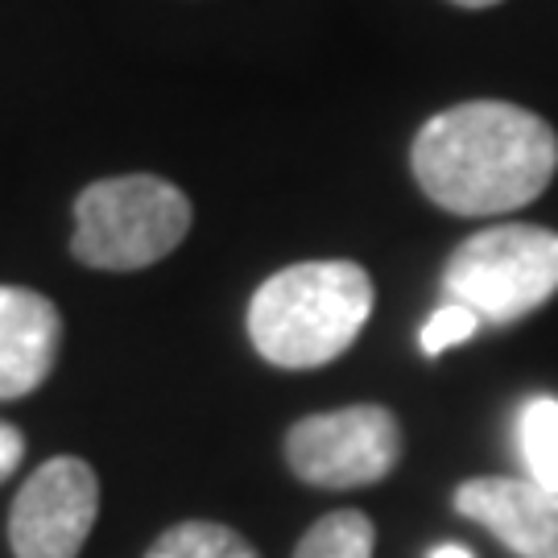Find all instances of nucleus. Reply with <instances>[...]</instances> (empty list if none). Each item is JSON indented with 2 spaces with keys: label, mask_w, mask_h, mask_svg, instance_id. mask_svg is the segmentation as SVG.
Wrapping results in <instances>:
<instances>
[{
  "label": "nucleus",
  "mask_w": 558,
  "mask_h": 558,
  "mask_svg": "<svg viewBox=\"0 0 558 558\" xmlns=\"http://www.w3.org/2000/svg\"><path fill=\"white\" fill-rule=\"evenodd\" d=\"M410 170L451 216H505L555 182L558 133L521 104L468 100L422 124Z\"/></svg>",
  "instance_id": "nucleus-1"
},
{
  "label": "nucleus",
  "mask_w": 558,
  "mask_h": 558,
  "mask_svg": "<svg viewBox=\"0 0 558 558\" xmlns=\"http://www.w3.org/2000/svg\"><path fill=\"white\" fill-rule=\"evenodd\" d=\"M373 302V278L356 260H302L257 286L248 339L278 368H323L356 343Z\"/></svg>",
  "instance_id": "nucleus-2"
},
{
  "label": "nucleus",
  "mask_w": 558,
  "mask_h": 558,
  "mask_svg": "<svg viewBox=\"0 0 558 558\" xmlns=\"http://www.w3.org/2000/svg\"><path fill=\"white\" fill-rule=\"evenodd\" d=\"M191 232V199L174 182L124 174L83 186L75 199L71 253L108 274H133L170 257Z\"/></svg>",
  "instance_id": "nucleus-3"
},
{
  "label": "nucleus",
  "mask_w": 558,
  "mask_h": 558,
  "mask_svg": "<svg viewBox=\"0 0 558 558\" xmlns=\"http://www.w3.org/2000/svg\"><path fill=\"white\" fill-rule=\"evenodd\" d=\"M447 302L480 323H518L558 294V232L542 223H497L459 244L442 269Z\"/></svg>",
  "instance_id": "nucleus-4"
},
{
  "label": "nucleus",
  "mask_w": 558,
  "mask_h": 558,
  "mask_svg": "<svg viewBox=\"0 0 558 558\" xmlns=\"http://www.w3.org/2000/svg\"><path fill=\"white\" fill-rule=\"evenodd\" d=\"M401 459V426L385 405H343L290 426L286 463L315 488H364Z\"/></svg>",
  "instance_id": "nucleus-5"
},
{
  "label": "nucleus",
  "mask_w": 558,
  "mask_h": 558,
  "mask_svg": "<svg viewBox=\"0 0 558 558\" xmlns=\"http://www.w3.org/2000/svg\"><path fill=\"white\" fill-rule=\"evenodd\" d=\"M100 518V480L75 456L46 459L21 484L9 513V546L17 558H75Z\"/></svg>",
  "instance_id": "nucleus-6"
},
{
  "label": "nucleus",
  "mask_w": 558,
  "mask_h": 558,
  "mask_svg": "<svg viewBox=\"0 0 558 558\" xmlns=\"http://www.w3.org/2000/svg\"><path fill=\"white\" fill-rule=\"evenodd\" d=\"M456 509L521 558H558V497L534 480L480 476L456 488Z\"/></svg>",
  "instance_id": "nucleus-7"
},
{
  "label": "nucleus",
  "mask_w": 558,
  "mask_h": 558,
  "mask_svg": "<svg viewBox=\"0 0 558 558\" xmlns=\"http://www.w3.org/2000/svg\"><path fill=\"white\" fill-rule=\"evenodd\" d=\"M59 343L62 319L54 302L25 286H0V401L34 393L50 377Z\"/></svg>",
  "instance_id": "nucleus-8"
},
{
  "label": "nucleus",
  "mask_w": 558,
  "mask_h": 558,
  "mask_svg": "<svg viewBox=\"0 0 558 558\" xmlns=\"http://www.w3.org/2000/svg\"><path fill=\"white\" fill-rule=\"evenodd\" d=\"M145 558H260L253 542L236 534L232 525H216V521H182L170 525Z\"/></svg>",
  "instance_id": "nucleus-9"
},
{
  "label": "nucleus",
  "mask_w": 558,
  "mask_h": 558,
  "mask_svg": "<svg viewBox=\"0 0 558 558\" xmlns=\"http://www.w3.org/2000/svg\"><path fill=\"white\" fill-rule=\"evenodd\" d=\"M518 442L530 480L558 497V398H534L521 410Z\"/></svg>",
  "instance_id": "nucleus-10"
},
{
  "label": "nucleus",
  "mask_w": 558,
  "mask_h": 558,
  "mask_svg": "<svg viewBox=\"0 0 558 558\" xmlns=\"http://www.w3.org/2000/svg\"><path fill=\"white\" fill-rule=\"evenodd\" d=\"M377 530L360 509H339L302 534L294 558H373Z\"/></svg>",
  "instance_id": "nucleus-11"
},
{
  "label": "nucleus",
  "mask_w": 558,
  "mask_h": 558,
  "mask_svg": "<svg viewBox=\"0 0 558 558\" xmlns=\"http://www.w3.org/2000/svg\"><path fill=\"white\" fill-rule=\"evenodd\" d=\"M476 327H480L476 311H468L463 302H442L439 311L422 323L418 343H422V352H426V356H442L447 348L468 343V339L476 336Z\"/></svg>",
  "instance_id": "nucleus-12"
},
{
  "label": "nucleus",
  "mask_w": 558,
  "mask_h": 558,
  "mask_svg": "<svg viewBox=\"0 0 558 558\" xmlns=\"http://www.w3.org/2000/svg\"><path fill=\"white\" fill-rule=\"evenodd\" d=\"M21 456H25L21 430L17 426H9V422H0V484L21 468Z\"/></svg>",
  "instance_id": "nucleus-13"
},
{
  "label": "nucleus",
  "mask_w": 558,
  "mask_h": 558,
  "mask_svg": "<svg viewBox=\"0 0 558 558\" xmlns=\"http://www.w3.org/2000/svg\"><path fill=\"white\" fill-rule=\"evenodd\" d=\"M430 558H476L468 546H456V542H447V546H439V550H430Z\"/></svg>",
  "instance_id": "nucleus-14"
},
{
  "label": "nucleus",
  "mask_w": 558,
  "mask_h": 558,
  "mask_svg": "<svg viewBox=\"0 0 558 558\" xmlns=\"http://www.w3.org/2000/svg\"><path fill=\"white\" fill-rule=\"evenodd\" d=\"M451 4H459V9H493L500 0H451Z\"/></svg>",
  "instance_id": "nucleus-15"
}]
</instances>
